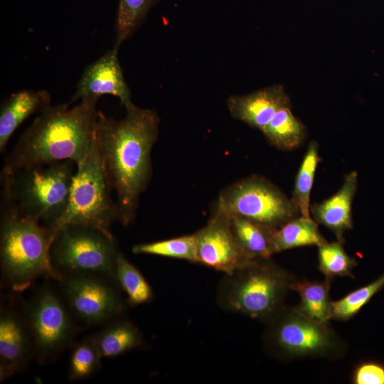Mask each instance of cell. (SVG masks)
<instances>
[{
  "mask_svg": "<svg viewBox=\"0 0 384 384\" xmlns=\"http://www.w3.org/2000/svg\"><path fill=\"white\" fill-rule=\"evenodd\" d=\"M115 271L117 284L126 293L130 304L137 306L151 300V287L141 272L120 252L117 255Z\"/></svg>",
  "mask_w": 384,
  "mask_h": 384,
  "instance_id": "obj_24",
  "label": "cell"
},
{
  "mask_svg": "<svg viewBox=\"0 0 384 384\" xmlns=\"http://www.w3.org/2000/svg\"><path fill=\"white\" fill-rule=\"evenodd\" d=\"M112 191L95 139L87 156L76 166L67 208L54 228L85 225L112 235L111 227L119 221V214Z\"/></svg>",
  "mask_w": 384,
  "mask_h": 384,
  "instance_id": "obj_6",
  "label": "cell"
},
{
  "mask_svg": "<svg viewBox=\"0 0 384 384\" xmlns=\"http://www.w3.org/2000/svg\"><path fill=\"white\" fill-rule=\"evenodd\" d=\"M118 252L112 235L92 227L75 225L58 230L50 256L61 277L92 274L117 284L115 263Z\"/></svg>",
  "mask_w": 384,
  "mask_h": 384,
  "instance_id": "obj_8",
  "label": "cell"
},
{
  "mask_svg": "<svg viewBox=\"0 0 384 384\" xmlns=\"http://www.w3.org/2000/svg\"><path fill=\"white\" fill-rule=\"evenodd\" d=\"M92 337L85 338L73 348L69 363L71 380L87 378L100 368L102 358Z\"/></svg>",
  "mask_w": 384,
  "mask_h": 384,
  "instance_id": "obj_29",
  "label": "cell"
},
{
  "mask_svg": "<svg viewBox=\"0 0 384 384\" xmlns=\"http://www.w3.org/2000/svg\"><path fill=\"white\" fill-rule=\"evenodd\" d=\"M277 230L299 216L298 208L266 178L252 175L223 188L213 209Z\"/></svg>",
  "mask_w": 384,
  "mask_h": 384,
  "instance_id": "obj_9",
  "label": "cell"
},
{
  "mask_svg": "<svg viewBox=\"0 0 384 384\" xmlns=\"http://www.w3.org/2000/svg\"><path fill=\"white\" fill-rule=\"evenodd\" d=\"M76 166L65 160L1 171V201L19 215L54 228L67 208Z\"/></svg>",
  "mask_w": 384,
  "mask_h": 384,
  "instance_id": "obj_4",
  "label": "cell"
},
{
  "mask_svg": "<svg viewBox=\"0 0 384 384\" xmlns=\"http://www.w3.org/2000/svg\"><path fill=\"white\" fill-rule=\"evenodd\" d=\"M267 348L282 358H337L346 352L345 342L329 323L310 319L295 306H284L266 322Z\"/></svg>",
  "mask_w": 384,
  "mask_h": 384,
  "instance_id": "obj_7",
  "label": "cell"
},
{
  "mask_svg": "<svg viewBox=\"0 0 384 384\" xmlns=\"http://www.w3.org/2000/svg\"><path fill=\"white\" fill-rule=\"evenodd\" d=\"M50 103V94L43 90H24L4 99L0 108V152H4L11 137L25 119L40 114Z\"/></svg>",
  "mask_w": 384,
  "mask_h": 384,
  "instance_id": "obj_17",
  "label": "cell"
},
{
  "mask_svg": "<svg viewBox=\"0 0 384 384\" xmlns=\"http://www.w3.org/2000/svg\"><path fill=\"white\" fill-rule=\"evenodd\" d=\"M325 242L318 223L310 216L299 215L274 231L272 245L273 252L276 254L299 247H318Z\"/></svg>",
  "mask_w": 384,
  "mask_h": 384,
  "instance_id": "obj_20",
  "label": "cell"
},
{
  "mask_svg": "<svg viewBox=\"0 0 384 384\" xmlns=\"http://www.w3.org/2000/svg\"><path fill=\"white\" fill-rule=\"evenodd\" d=\"M119 120L99 112L96 140L112 190L116 193L119 221L124 226L134 219L141 195L151 177V153L159 137L160 119L150 109L132 100Z\"/></svg>",
  "mask_w": 384,
  "mask_h": 384,
  "instance_id": "obj_1",
  "label": "cell"
},
{
  "mask_svg": "<svg viewBox=\"0 0 384 384\" xmlns=\"http://www.w3.org/2000/svg\"><path fill=\"white\" fill-rule=\"evenodd\" d=\"M295 277L270 259L252 260L225 274L218 289V302L225 310L264 322L284 306Z\"/></svg>",
  "mask_w": 384,
  "mask_h": 384,
  "instance_id": "obj_5",
  "label": "cell"
},
{
  "mask_svg": "<svg viewBox=\"0 0 384 384\" xmlns=\"http://www.w3.org/2000/svg\"><path fill=\"white\" fill-rule=\"evenodd\" d=\"M119 48L114 44L112 48L86 67L70 103L84 99L98 100L105 95L117 97L122 106L131 101V92L118 59Z\"/></svg>",
  "mask_w": 384,
  "mask_h": 384,
  "instance_id": "obj_13",
  "label": "cell"
},
{
  "mask_svg": "<svg viewBox=\"0 0 384 384\" xmlns=\"http://www.w3.org/2000/svg\"><path fill=\"white\" fill-rule=\"evenodd\" d=\"M198 263L230 274L250 262L235 238L229 217L212 210L207 224L194 233Z\"/></svg>",
  "mask_w": 384,
  "mask_h": 384,
  "instance_id": "obj_12",
  "label": "cell"
},
{
  "mask_svg": "<svg viewBox=\"0 0 384 384\" xmlns=\"http://www.w3.org/2000/svg\"><path fill=\"white\" fill-rule=\"evenodd\" d=\"M354 384H384V363L365 361L354 368L352 378Z\"/></svg>",
  "mask_w": 384,
  "mask_h": 384,
  "instance_id": "obj_30",
  "label": "cell"
},
{
  "mask_svg": "<svg viewBox=\"0 0 384 384\" xmlns=\"http://www.w3.org/2000/svg\"><path fill=\"white\" fill-rule=\"evenodd\" d=\"M97 100L84 99L50 105L38 114L5 156L1 171L70 160L76 166L88 154L95 139Z\"/></svg>",
  "mask_w": 384,
  "mask_h": 384,
  "instance_id": "obj_2",
  "label": "cell"
},
{
  "mask_svg": "<svg viewBox=\"0 0 384 384\" xmlns=\"http://www.w3.org/2000/svg\"><path fill=\"white\" fill-rule=\"evenodd\" d=\"M343 244L338 240L326 241L318 246V269L328 279L336 277L354 278L352 271L358 262L346 253Z\"/></svg>",
  "mask_w": 384,
  "mask_h": 384,
  "instance_id": "obj_26",
  "label": "cell"
},
{
  "mask_svg": "<svg viewBox=\"0 0 384 384\" xmlns=\"http://www.w3.org/2000/svg\"><path fill=\"white\" fill-rule=\"evenodd\" d=\"M319 161V145L312 141L309 144L297 174L291 198L301 215L310 216V195Z\"/></svg>",
  "mask_w": 384,
  "mask_h": 384,
  "instance_id": "obj_23",
  "label": "cell"
},
{
  "mask_svg": "<svg viewBox=\"0 0 384 384\" xmlns=\"http://www.w3.org/2000/svg\"><path fill=\"white\" fill-rule=\"evenodd\" d=\"M132 252L176 258L198 263L197 245L194 233L136 245L132 247Z\"/></svg>",
  "mask_w": 384,
  "mask_h": 384,
  "instance_id": "obj_27",
  "label": "cell"
},
{
  "mask_svg": "<svg viewBox=\"0 0 384 384\" xmlns=\"http://www.w3.org/2000/svg\"><path fill=\"white\" fill-rule=\"evenodd\" d=\"M226 105L231 117L260 131L280 109L292 107L290 97L280 84L244 95H230Z\"/></svg>",
  "mask_w": 384,
  "mask_h": 384,
  "instance_id": "obj_15",
  "label": "cell"
},
{
  "mask_svg": "<svg viewBox=\"0 0 384 384\" xmlns=\"http://www.w3.org/2000/svg\"><path fill=\"white\" fill-rule=\"evenodd\" d=\"M25 315L37 360L43 364L55 361L70 343L75 331L65 301L46 285L31 298Z\"/></svg>",
  "mask_w": 384,
  "mask_h": 384,
  "instance_id": "obj_10",
  "label": "cell"
},
{
  "mask_svg": "<svg viewBox=\"0 0 384 384\" xmlns=\"http://www.w3.org/2000/svg\"><path fill=\"white\" fill-rule=\"evenodd\" d=\"M58 230L19 215L1 202L0 259L4 281L22 291L40 277L60 280L50 256Z\"/></svg>",
  "mask_w": 384,
  "mask_h": 384,
  "instance_id": "obj_3",
  "label": "cell"
},
{
  "mask_svg": "<svg viewBox=\"0 0 384 384\" xmlns=\"http://www.w3.org/2000/svg\"><path fill=\"white\" fill-rule=\"evenodd\" d=\"M233 233L250 260L270 259L272 235L276 230L240 216H228Z\"/></svg>",
  "mask_w": 384,
  "mask_h": 384,
  "instance_id": "obj_18",
  "label": "cell"
},
{
  "mask_svg": "<svg viewBox=\"0 0 384 384\" xmlns=\"http://www.w3.org/2000/svg\"><path fill=\"white\" fill-rule=\"evenodd\" d=\"M159 0H119L115 23V45L119 46L142 25Z\"/></svg>",
  "mask_w": 384,
  "mask_h": 384,
  "instance_id": "obj_25",
  "label": "cell"
},
{
  "mask_svg": "<svg viewBox=\"0 0 384 384\" xmlns=\"http://www.w3.org/2000/svg\"><path fill=\"white\" fill-rule=\"evenodd\" d=\"M33 353V342L25 314L11 308L0 316V380L14 375L27 364Z\"/></svg>",
  "mask_w": 384,
  "mask_h": 384,
  "instance_id": "obj_14",
  "label": "cell"
},
{
  "mask_svg": "<svg viewBox=\"0 0 384 384\" xmlns=\"http://www.w3.org/2000/svg\"><path fill=\"white\" fill-rule=\"evenodd\" d=\"M331 280L310 282L296 279L291 290L297 292L300 302L295 308L304 316L322 323H329L331 318L330 286Z\"/></svg>",
  "mask_w": 384,
  "mask_h": 384,
  "instance_id": "obj_19",
  "label": "cell"
},
{
  "mask_svg": "<svg viewBox=\"0 0 384 384\" xmlns=\"http://www.w3.org/2000/svg\"><path fill=\"white\" fill-rule=\"evenodd\" d=\"M383 288L384 273L367 285L350 292L338 300L332 301V319L348 321L352 319Z\"/></svg>",
  "mask_w": 384,
  "mask_h": 384,
  "instance_id": "obj_28",
  "label": "cell"
},
{
  "mask_svg": "<svg viewBox=\"0 0 384 384\" xmlns=\"http://www.w3.org/2000/svg\"><path fill=\"white\" fill-rule=\"evenodd\" d=\"M59 282L70 313L83 322H107L123 309L122 298L114 286L117 283L110 279L92 274H67L63 275Z\"/></svg>",
  "mask_w": 384,
  "mask_h": 384,
  "instance_id": "obj_11",
  "label": "cell"
},
{
  "mask_svg": "<svg viewBox=\"0 0 384 384\" xmlns=\"http://www.w3.org/2000/svg\"><path fill=\"white\" fill-rule=\"evenodd\" d=\"M102 357L112 358L139 347L142 337L139 329L127 320L113 321L92 336Z\"/></svg>",
  "mask_w": 384,
  "mask_h": 384,
  "instance_id": "obj_21",
  "label": "cell"
},
{
  "mask_svg": "<svg viewBox=\"0 0 384 384\" xmlns=\"http://www.w3.org/2000/svg\"><path fill=\"white\" fill-rule=\"evenodd\" d=\"M358 188V173L344 176L339 190L329 198L310 207V213L318 223L329 229L338 241L344 243L343 234L353 228L352 203Z\"/></svg>",
  "mask_w": 384,
  "mask_h": 384,
  "instance_id": "obj_16",
  "label": "cell"
},
{
  "mask_svg": "<svg viewBox=\"0 0 384 384\" xmlns=\"http://www.w3.org/2000/svg\"><path fill=\"white\" fill-rule=\"evenodd\" d=\"M261 132L272 146L284 151L300 146L306 133L304 124L289 107L280 109Z\"/></svg>",
  "mask_w": 384,
  "mask_h": 384,
  "instance_id": "obj_22",
  "label": "cell"
}]
</instances>
